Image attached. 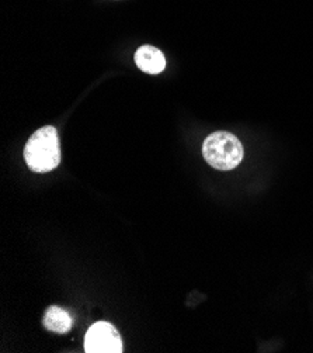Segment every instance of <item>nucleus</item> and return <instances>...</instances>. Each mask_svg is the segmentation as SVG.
<instances>
[{"label": "nucleus", "instance_id": "f257e3e1", "mask_svg": "<svg viewBox=\"0 0 313 353\" xmlns=\"http://www.w3.org/2000/svg\"><path fill=\"white\" fill-rule=\"evenodd\" d=\"M24 158L28 168L34 172L54 170L61 162L59 137L55 127L47 125L34 132L27 141Z\"/></svg>", "mask_w": 313, "mask_h": 353}, {"label": "nucleus", "instance_id": "f03ea898", "mask_svg": "<svg viewBox=\"0 0 313 353\" xmlns=\"http://www.w3.org/2000/svg\"><path fill=\"white\" fill-rule=\"evenodd\" d=\"M202 155L213 168L232 170L243 159V145L233 134L218 131L206 137L204 141Z\"/></svg>", "mask_w": 313, "mask_h": 353}, {"label": "nucleus", "instance_id": "7ed1b4c3", "mask_svg": "<svg viewBox=\"0 0 313 353\" xmlns=\"http://www.w3.org/2000/svg\"><path fill=\"white\" fill-rule=\"evenodd\" d=\"M87 353H121L122 341L118 331L109 323H96L85 338Z\"/></svg>", "mask_w": 313, "mask_h": 353}, {"label": "nucleus", "instance_id": "20e7f679", "mask_svg": "<svg viewBox=\"0 0 313 353\" xmlns=\"http://www.w3.org/2000/svg\"><path fill=\"white\" fill-rule=\"evenodd\" d=\"M135 63L145 74L158 75L166 68V58L163 52L152 46L139 47L135 52Z\"/></svg>", "mask_w": 313, "mask_h": 353}, {"label": "nucleus", "instance_id": "39448f33", "mask_svg": "<svg viewBox=\"0 0 313 353\" xmlns=\"http://www.w3.org/2000/svg\"><path fill=\"white\" fill-rule=\"evenodd\" d=\"M72 316L63 308L52 305L44 315V327L55 334H66L72 328Z\"/></svg>", "mask_w": 313, "mask_h": 353}]
</instances>
